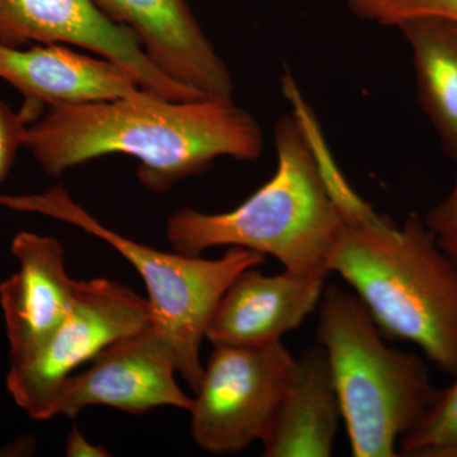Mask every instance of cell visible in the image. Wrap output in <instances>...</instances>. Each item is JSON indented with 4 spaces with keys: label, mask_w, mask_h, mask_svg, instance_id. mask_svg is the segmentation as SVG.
Masks as SVG:
<instances>
[{
    "label": "cell",
    "mask_w": 457,
    "mask_h": 457,
    "mask_svg": "<svg viewBox=\"0 0 457 457\" xmlns=\"http://www.w3.org/2000/svg\"><path fill=\"white\" fill-rule=\"evenodd\" d=\"M457 449V376L437 396L416 428L400 440L398 456L447 457Z\"/></svg>",
    "instance_id": "2e32d148"
},
{
    "label": "cell",
    "mask_w": 457,
    "mask_h": 457,
    "mask_svg": "<svg viewBox=\"0 0 457 457\" xmlns=\"http://www.w3.org/2000/svg\"><path fill=\"white\" fill-rule=\"evenodd\" d=\"M457 163V159H456ZM427 227L435 234L442 251L457 267V173L449 196L427 213Z\"/></svg>",
    "instance_id": "ac0fdd59"
},
{
    "label": "cell",
    "mask_w": 457,
    "mask_h": 457,
    "mask_svg": "<svg viewBox=\"0 0 457 457\" xmlns=\"http://www.w3.org/2000/svg\"><path fill=\"white\" fill-rule=\"evenodd\" d=\"M294 361L282 342L261 347H213L189 409L191 435L197 446L225 456L261 441Z\"/></svg>",
    "instance_id": "52a82bcc"
},
{
    "label": "cell",
    "mask_w": 457,
    "mask_h": 457,
    "mask_svg": "<svg viewBox=\"0 0 457 457\" xmlns=\"http://www.w3.org/2000/svg\"><path fill=\"white\" fill-rule=\"evenodd\" d=\"M177 374L174 352L152 324L107 345L86 371L69 376L51 399L45 420L74 418L93 405L134 414L159 407L189 411L194 398L180 389Z\"/></svg>",
    "instance_id": "ba28073f"
},
{
    "label": "cell",
    "mask_w": 457,
    "mask_h": 457,
    "mask_svg": "<svg viewBox=\"0 0 457 457\" xmlns=\"http://www.w3.org/2000/svg\"><path fill=\"white\" fill-rule=\"evenodd\" d=\"M0 206L66 222L104 240L134 266L145 282L153 326L170 343L179 374L196 393L204 374L201 345L219 300L234 279L263 264L266 255L230 246L220 258L163 252L104 227L62 186L36 195H0Z\"/></svg>",
    "instance_id": "5b68a950"
},
{
    "label": "cell",
    "mask_w": 457,
    "mask_h": 457,
    "mask_svg": "<svg viewBox=\"0 0 457 457\" xmlns=\"http://www.w3.org/2000/svg\"><path fill=\"white\" fill-rule=\"evenodd\" d=\"M23 146L51 176L99 156H134L140 182L162 194L222 156L254 161L263 135L233 98L170 101L140 90L131 97L49 108L29 125Z\"/></svg>",
    "instance_id": "6da1fadb"
},
{
    "label": "cell",
    "mask_w": 457,
    "mask_h": 457,
    "mask_svg": "<svg viewBox=\"0 0 457 457\" xmlns=\"http://www.w3.org/2000/svg\"><path fill=\"white\" fill-rule=\"evenodd\" d=\"M18 270L0 284L11 363L31 359L71 311L77 279L65 269L64 249L53 237L21 231L12 242Z\"/></svg>",
    "instance_id": "4fadbf2b"
},
{
    "label": "cell",
    "mask_w": 457,
    "mask_h": 457,
    "mask_svg": "<svg viewBox=\"0 0 457 457\" xmlns=\"http://www.w3.org/2000/svg\"><path fill=\"white\" fill-rule=\"evenodd\" d=\"M27 128L25 117L0 101V182L8 176L18 150L25 144Z\"/></svg>",
    "instance_id": "d6986e66"
},
{
    "label": "cell",
    "mask_w": 457,
    "mask_h": 457,
    "mask_svg": "<svg viewBox=\"0 0 457 457\" xmlns=\"http://www.w3.org/2000/svg\"><path fill=\"white\" fill-rule=\"evenodd\" d=\"M413 56L420 106L437 131L445 153L457 159V25L418 17L396 26Z\"/></svg>",
    "instance_id": "9a60e30c"
},
{
    "label": "cell",
    "mask_w": 457,
    "mask_h": 457,
    "mask_svg": "<svg viewBox=\"0 0 457 457\" xmlns=\"http://www.w3.org/2000/svg\"><path fill=\"white\" fill-rule=\"evenodd\" d=\"M341 405L326 351L306 348L294 361L284 392L262 436L266 457H329Z\"/></svg>",
    "instance_id": "5bb4252c"
},
{
    "label": "cell",
    "mask_w": 457,
    "mask_h": 457,
    "mask_svg": "<svg viewBox=\"0 0 457 457\" xmlns=\"http://www.w3.org/2000/svg\"><path fill=\"white\" fill-rule=\"evenodd\" d=\"M75 45L130 71L141 89L170 101L200 97L162 73L130 29L117 25L93 0H0V44Z\"/></svg>",
    "instance_id": "9c48e42d"
},
{
    "label": "cell",
    "mask_w": 457,
    "mask_h": 457,
    "mask_svg": "<svg viewBox=\"0 0 457 457\" xmlns=\"http://www.w3.org/2000/svg\"><path fill=\"white\" fill-rule=\"evenodd\" d=\"M326 351L354 457L398 456L437 396L422 357L389 347L356 295L326 286L318 306Z\"/></svg>",
    "instance_id": "277c9868"
},
{
    "label": "cell",
    "mask_w": 457,
    "mask_h": 457,
    "mask_svg": "<svg viewBox=\"0 0 457 457\" xmlns=\"http://www.w3.org/2000/svg\"><path fill=\"white\" fill-rule=\"evenodd\" d=\"M286 87L294 110L276 125L273 176L231 212H174L167 224L174 251L200 255L237 246L270 255L285 270L329 275L328 261L345 220L338 197L345 179L311 108L293 84Z\"/></svg>",
    "instance_id": "7a4b0ae2"
},
{
    "label": "cell",
    "mask_w": 457,
    "mask_h": 457,
    "mask_svg": "<svg viewBox=\"0 0 457 457\" xmlns=\"http://www.w3.org/2000/svg\"><path fill=\"white\" fill-rule=\"evenodd\" d=\"M153 324L147 299L113 279L78 281L73 305L31 359L11 363L7 389L32 420H45L60 385L113 342Z\"/></svg>",
    "instance_id": "8992f818"
},
{
    "label": "cell",
    "mask_w": 457,
    "mask_h": 457,
    "mask_svg": "<svg viewBox=\"0 0 457 457\" xmlns=\"http://www.w3.org/2000/svg\"><path fill=\"white\" fill-rule=\"evenodd\" d=\"M354 16L370 23L396 27L418 17H435L457 25V0H345Z\"/></svg>",
    "instance_id": "e0dca14e"
},
{
    "label": "cell",
    "mask_w": 457,
    "mask_h": 457,
    "mask_svg": "<svg viewBox=\"0 0 457 457\" xmlns=\"http://www.w3.org/2000/svg\"><path fill=\"white\" fill-rule=\"evenodd\" d=\"M328 270L353 288L385 339L413 343L457 376V267L425 219L395 225L357 198L345 204Z\"/></svg>",
    "instance_id": "3957f363"
},
{
    "label": "cell",
    "mask_w": 457,
    "mask_h": 457,
    "mask_svg": "<svg viewBox=\"0 0 457 457\" xmlns=\"http://www.w3.org/2000/svg\"><path fill=\"white\" fill-rule=\"evenodd\" d=\"M134 33L146 56L173 82L200 97L233 98L227 64L186 0H93Z\"/></svg>",
    "instance_id": "30bf717a"
},
{
    "label": "cell",
    "mask_w": 457,
    "mask_h": 457,
    "mask_svg": "<svg viewBox=\"0 0 457 457\" xmlns=\"http://www.w3.org/2000/svg\"><path fill=\"white\" fill-rule=\"evenodd\" d=\"M65 453L66 456L69 457H104L111 455L104 447L87 440L82 432L78 431L77 428H73V431L69 435Z\"/></svg>",
    "instance_id": "ffe728a7"
},
{
    "label": "cell",
    "mask_w": 457,
    "mask_h": 457,
    "mask_svg": "<svg viewBox=\"0 0 457 457\" xmlns=\"http://www.w3.org/2000/svg\"><path fill=\"white\" fill-rule=\"evenodd\" d=\"M0 78L25 98L20 112L29 125L46 107L131 97L143 90L123 66L62 44L27 50L0 44Z\"/></svg>",
    "instance_id": "7c38bea8"
},
{
    "label": "cell",
    "mask_w": 457,
    "mask_h": 457,
    "mask_svg": "<svg viewBox=\"0 0 457 457\" xmlns=\"http://www.w3.org/2000/svg\"><path fill=\"white\" fill-rule=\"evenodd\" d=\"M326 273L243 270L219 300L206 330L212 347H261L282 342L318 311Z\"/></svg>",
    "instance_id": "8fae6325"
},
{
    "label": "cell",
    "mask_w": 457,
    "mask_h": 457,
    "mask_svg": "<svg viewBox=\"0 0 457 457\" xmlns=\"http://www.w3.org/2000/svg\"><path fill=\"white\" fill-rule=\"evenodd\" d=\"M447 457H457V449L451 451V453H449V455H447Z\"/></svg>",
    "instance_id": "44dd1931"
}]
</instances>
